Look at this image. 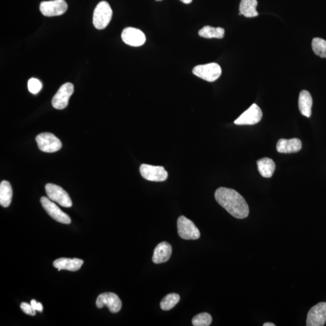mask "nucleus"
<instances>
[{
    "instance_id": "nucleus-1",
    "label": "nucleus",
    "mask_w": 326,
    "mask_h": 326,
    "mask_svg": "<svg viewBox=\"0 0 326 326\" xmlns=\"http://www.w3.org/2000/svg\"><path fill=\"white\" fill-rule=\"evenodd\" d=\"M217 203L237 219L248 217L250 209L244 197L232 189L219 188L215 193Z\"/></svg>"
},
{
    "instance_id": "nucleus-2",
    "label": "nucleus",
    "mask_w": 326,
    "mask_h": 326,
    "mask_svg": "<svg viewBox=\"0 0 326 326\" xmlns=\"http://www.w3.org/2000/svg\"><path fill=\"white\" fill-rule=\"evenodd\" d=\"M112 17V11L108 3L100 2L94 11L93 25L97 29H105L110 23Z\"/></svg>"
},
{
    "instance_id": "nucleus-3",
    "label": "nucleus",
    "mask_w": 326,
    "mask_h": 326,
    "mask_svg": "<svg viewBox=\"0 0 326 326\" xmlns=\"http://www.w3.org/2000/svg\"><path fill=\"white\" fill-rule=\"evenodd\" d=\"M193 73L196 76L209 82H215L222 74L220 65L217 63H210L197 65L194 68Z\"/></svg>"
},
{
    "instance_id": "nucleus-4",
    "label": "nucleus",
    "mask_w": 326,
    "mask_h": 326,
    "mask_svg": "<svg viewBox=\"0 0 326 326\" xmlns=\"http://www.w3.org/2000/svg\"><path fill=\"white\" fill-rule=\"evenodd\" d=\"M178 233L181 238L185 240H197L200 238L199 229L194 222L184 216H180L177 221Z\"/></svg>"
},
{
    "instance_id": "nucleus-5",
    "label": "nucleus",
    "mask_w": 326,
    "mask_h": 326,
    "mask_svg": "<svg viewBox=\"0 0 326 326\" xmlns=\"http://www.w3.org/2000/svg\"><path fill=\"white\" fill-rule=\"evenodd\" d=\"M45 189L47 197L50 200L55 201L61 206L67 208L72 206V201L69 195L60 186L49 183L46 185Z\"/></svg>"
},
{
    "instance_id": "nucleus-6",
    "label": "nucleus",
    "mask_w": 326,
    "mask_h": 326,
    "mask_svg": "<svg viewBox=\"0 0 326 326\" xmlns=\"http://www.w3.org/2000/svg\"><path fill=\"white\" fill-rule=\"evenodd\" d=\"M36 141L38 148L44 152H55L62 147L60 140L51 133H41L36 137Z\"/></svg>"
},
{
    "instance_id": "nucleus-7",
    "label": "nucleus",
    "mask_w": 326,
    "mask_h": 326,
    "mask_svg": "<svg viewBox=\"0 0 326 326\" xmlns=\"http://www.w3.org/2000/svg\"><path fill=\"white\" fill-rule=\"evenodd\" d=\"M140 173L144 179L150 182H162L167 180L168 177V172L162 167L141 165Z\"/></svg>"
},
{
    "instance_id": "nucleus-8",
    "label": "nucleus",
    "mask_w": 326,
    "mask_h": 326,
    "mask_svg": "<svg viewBox=\"0 0 326 326\" xmlns=\"http://www.w3.org/2000/svg\"><path fill=\"white\" fill-rule=\"evenodd\" d=\"M41 203L50 217L55 221L64 224H70L72 222L70 216L62 212L61 209L56 206V204L52 202L49 198L45 197L41 198Z\"/></svg>"
},
{
    "instance_id": "nucleus-9",
    "label": "nucleus",
    "mask_w": 326,
    "mask_h": 326,
    "mask_svg": "<svg viewBox=\"0 0 326 326\" xmlns=\"http://www.w3.org/2000/svg\"><path fill=\"white\" fill-rule=\"evenodd\" d=\"M68 5L65 0L43 2L40 7L41 13L46 17L61 16L66 13Z\"/></svg>"
},
{
    "instance_id": "nucleus-10",
    "label": "nucleus",
    "mask_w": 326,
    "mask_h": 326,
    "mask_svg": "<svg viewBox=\"0 0 326 326\" xmlns=\"http://www.w3.org/2000/svg\"><path fill=\"white\" fill-rule=\"evenodd\" d=\"M74 93V85L72 83L62 85L52 99L53 108L63 109L69 104V99Z\"/></svg>"
},
{
    "instance_id": "nucleus-11",
    "label": "nucleus",
    "mask_w": 326,
    "mask_h": 326,
    "mask_svg": "<svg viewBox=\"0 0 326 326\" xmlns=\"http://www.w3.org/2000/svg\"><path fill=\"white\" fill-rule=\"evenodd\" d=\"M326 322V303L321 302L313 306L307 313V326H322Z\"/></svg>"
},
{
    "instance_id": "nucleus-12",
    "label": "nucleus",
    "mask_w": 326,
    "mask_h": 326,
    "mask_svg": "<svg viewBox=\"0 0 326 326\" xmlns=\"http://www.w3.org/2000/svg\"><path fill=\"white\" fill-rule=\"evenodd\" d=\"M96 306L100 309L107 306L111 313H115L119 312L121 306H122V303H121L119 297L115 293L105 292L98 296Z\"/></svg>"
},
{
    "instance_id": "nucleus-13",
    "label": "nucleus",
    "mask_w": 326,
    "mask_h": 326,
    "mask_svg": "<svg viewBox=\"0 0 326 326\" xmlns=\"http://www.w3.org/2000/svg\"><path fill=\"white\" fill-rule=\"evenodd\" d=\"M262 111L256 103L252 105L241 116L234 121L237 125H253L262 118Z\"/></svg>"
},
{
    "instance_id": "nucleus-14",
    "label": "nucleus",
    "mask_w": 326,
    "mask_h": 326,
    "mask_svg": "<svg viewBox=\"0 0 326 326\" xmlns=\"http://www.w3.org/2000/svg\"><path fill=\"white\" fill-rule=\"evenodd\" d=\"M121 39L127 45L139 47L146 42V37L144 33L138 29L127 28L121 33Z\"/></svg>"
},
{
    "instance_id": "nucleus-15",
    "label": "nucleus",
    "mask_w": 326,
    "mask_h": 326,
    "mask_svg": "<svg viewBox=\"0 0 326 326\" xmlns=\"http://www.w3.org/2000/svg\"><path fill=\"white\" fill-rule=\"evenodd\" d=\"M173 253V248L167 242H162L154 250L152 261L156 264L167 262Z\"/></svg>"
},
{
    "instance_id": "nucleus-16",
    "label": "nucleus",
    "mask_w": 326,
    "mask_h": 326,
    "mask_svg": "<svg viewBox=\"0 0 326 326\" xmlns=\"http://www.w3.org/2000/svg\"><path fill=\"white\" fill-rule=\"evenodd\" d=\"M302 143L300 139L294 138L287 140L281 138L277 143V150L279 153H290L299 152L301 149Z\"/></svg>"
},
{
    "instance_id": "nucleus-17",
    "label": "nucleus",
    "mask_w": 326,
    "mask_h": 326,
    "mask_svg": "<svg viewBox=\"0 0 326 326\" xmlns=\"http://www.w3.org/2000/svg\"><path fill=\"white\" fill-rule=\"evenodd\" d=\"M83 263H84V261L77 259V258H74V259L60 258V259L55 260L53 263V265L55 268H58L59 271H60L62 269L70 271H77L81 269Z\"/></svg>"
},
{
    "instance_id": "nucleus-18",
    "label": "nucleus",
    "mask_w": 326,
    "mask_h": 326,
    "mask_svg": "<svg viewBox=\"0 0 326 326\" xmlns=\"http://www.w3.org/2000/svg\"><path fill=\"white\" fill-rule=\"evenodd\" d=\"M312 98L309 91L303 90L298 97V108L301 114L306 117H310L312 113Z\"/></svg>"
},
{
    "instance_id": "nucleus-19",
    "label": "nucleus",
    "mask_w": 326,
    "mask_h": 326,
    "mask_svg": "<svg viewBox=\"0 0 326 326\" xmlns=\"http://www.w3.org/2000/svg\"><path fill=\"white\" fill-rule=\"evenodd\" d=\"M257 169L260 174L263 177L271 178L275 170V164L273 160L265 157L257 161Z\"/></svg>"
},
{
    "instance_id": "nucleus-20",
    "label": "nucleus",
    "mask_w": 326,
    "mask_h": 326,
    "mask_svg": "<svg viewBox=\"0 0 326 326\" xmlns=\"http://www.w3.org/2000/svg\"><path fill=\"white\" fill-rule=\"evenodd\" d=\"M258 3L257 0H241L239 5V16L247 18H253L259 16L256 11Z\"/></svg>"
},
{
    "instance_id": "nucleus-21",
    "label": "nucleus",
    "mask_w": 326,
    "mask_h": 326,
    "mask_svg": "<svg viewBox=\"0 0 326 326\" xmlns=\"http://www.w3.org/2000/svg\"><path fill=\"white\" fill-rule=\"evenodd\" d=\"M13 189L7 181H3L0 184V204L5 207L10 206L13 198Z\"/></svg>"
},
{
    "instance_id": "nucleus-22",
    "label": "nucleus",
    "mask_w": 326,
    "mask_h": 326,
    "mask_svg": "<svg viewBox=\"0 0 326 326\" xmlns=\"http://www.w3.org/2000/svg\"><path fill=\"white\" fill-rule=\"evenodd\" d=\"M198 35L201 37L211 39V38H218L222 39L224 37L225 30L221 28H213V27L206 26L198 32Z\"/></svg>"
},
{
    "instance_id": "nucleus-23",
    "label": "nucleus",
    "mask_w": 326,
    "mask_h": 326,
    "mask_svg": "<svg viewBox=\"0 0 326 326\" xmlns=\"http://www.w3.org/2000/svg\"><path fill=\"white\" fill-rule=\"evenodd\" d=\"M180 300V295L177 293H170L162 299L160 303V307L163 310H170L179 303Z\"/></svg>"
},
{
    "instance_id": "nucleus-24",
    "label": "nucleus",
    "mask_w": 326,
    "mask_h": 326,
    "mask_svg": "<svg viewBox=\"0 0 326 326\" xmlns=\"http://www.w3.org/2000/svg\"><path fill=\"white\" fill-rule=\"evenodd\" d=\"M312 48L315 54L322 58H326V41L319 38H313Z\"/></svg>"
},
{
    "instance_id": "nucleus-25",
    "label": "nucleus",
    "mask_w": 326,
    "mask_h": 326,
    "mask_svg": "<svg viewBox=\"0 0 326 326\" xmlns=\"http://www.w3.org/2000/svg\"><path fill=\"white\" fill-rule=\"evenodd\" d=\"M212 322V316L205 312L198 314L192 319V324L195 326H209Z\"/></svg>"
},
{
    "instance_id": "nucleus-26",
    "label": "nucleus",
    "mask_w": 326,
    "mask_h": 326,
    "mask_svg": "<svg viewBox=\"0 0 326 326\" xmlns=\"http://www.w3.org/2000/svg\"><path fill=\"white\" fill-rule=\"evenodd\" d=\"M43 85L39 80L31 78L28 82V89L32 94H36L40 91Z\"/></svg>"
},
{
    "instance_id": "nucleus-27",
    "label": "nucleus",
    "mask_w": 326,
    "mask_h": 326,
    "mask_svg": "<svg viewBox=\"0 0 326 326\" xmlns=\"http://www.w3.org/2000/svg\"><path fill=\"white\" fill-rule=\"evenodd\" d=\"M21 309H22L24 312H25L27 315L35 316L36 315V310L34 309V307H32L31 304H29L27 303L23 302L21 304Z\"/></svg>"
},
{
    "instance_id": "nucleus-28",
    "label": "nucleus",
    "mask_w": 326,
    "mask_h": 326,
    "mask_svg": "<svg viewBox=\"0 0 326 326\" xmlns=\"http://www.w3.org/2000/svg\"><path fill=\"white\" fill-rule=\"evenodd\" d=\"M31 304L35 310L38 311V312H43V306L42 304L38 303V302L35 300H32L31 302Z\"/></svg>"
},
{
    "instance_id": "nucleus-29",
    "label": "nucleus",
    "mask_w": 326,
    "mask_h": 326,
    "mask_svg": "<svg viewBox=\"0 0 326 326\" xmlns=\"http://www.w3.org/2000/svg\"><path fill=\"white\" fill-rule=\"evenodd\" d=\"M181 2H183L185 4H191L193 0H180Z\"/></svg>"
},
{
    "instance_id": "nucleus-30",
    "label": "nucleus",
    "mask_w": 326,
    "mask_h": 326,
    "mask_svg": "<svg viewBox=\"0 0 326 326\" xmlns=\"http://www.w3.org/2000/svg\"><path fill=\"white\" fill-rule=\"evenodd\" d=\"M263 326H275V324L271 322H265L263 324Z\"/></svg>"
},
{
    "instance_id": "nucleus-31",
    "label": "nucleus",
    "mask_w": 326,
    "mask_h": 326,
    "mask_svg": "<svg viewBox=\"0 0 326 326\" xmlns=\"http://www.w3.org/2000/svg\"><path fill=\"white\" fill-rule=\"evenodd\" d=\"M155 1H157V2H161V1H162V0H155Z\"/></svg>"
}]
</instances>
